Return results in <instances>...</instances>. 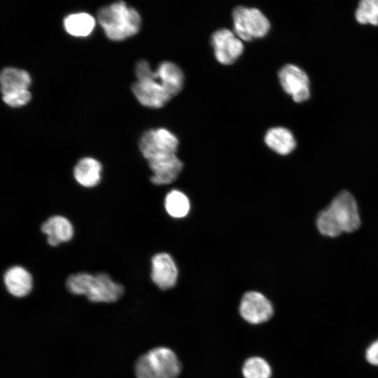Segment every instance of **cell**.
Returning a JSON list of instances; mask_svg holds the SVG:
<instances>
[{"label": "cell", "mask_w": 378, "mask_h": 378, "mask_svg": "<svg viewBox=\"0 0 378 378\" xmlns=\"http://www.w3.org/2000/svg\"><path fill=\"white\" fill-rule=\"evenodd\" d=\"M66 286L70 293L84 295L94 302H113L119 300L124 293L123 286L113 281L105 272L71 274L66 280Z\"/></svg>", "instance_id": "cell-1"}, {"label": "cell", "mask_w": 378, "mask_h": 378, "mask_svg": "<svg viewBox=\"0 0 378 378\" xmlns=\"http://www.w3.org/2000/svg\"><path fill=\"white\" fill-rule=\"evenodd\" d=\"M97 20L106 36L113 41L124 40L136 34L141 23L139 13L122 1L101 8Z\"/></svg>", "instance_id": "cell-2"}, {"label": "cell", "mask_w": 378, "mask_h": 378, "mask_svg": "<svg viewBox=\"0 0 378 378\" xmlns=\"http://www.w3.org/2000/svg\"><path fill=\"white\" fill-rule=\"evenodd\" d=\"M180 363L176 354L166 347H157L142 355L136 362L137 378H177Z\"/></svg>", "instance_id": "cell-3"}, {"label": "cell", "mask_w": 378, "mask_h": 378, "mask_svg": "<svg viewBox=\"0 0 378 378\" xmlns=\"http://www.w3.org/2000/svg\"><path fill=\"white\" fill-rule=\"evenodd\" d=\"M234 31L244 41L262 38L267 34L270 24L258 8L237 6L232 12Z\"/></svg>", "instance_id": "cell-4"}, {"label": "cell", "mask_w": 378, "mask_h": 378, "mask_svg": "<svg viewBox=\"0 0 378 378\" xmlns=\"http://www.w3.org/2000/svg\"><path fill=\"white\" fill-rule=\"evenodd\" d=\"M178 146L177 137L165 128L150 129L140 138L139 150L147 161L159 156L176 153Z\"/></svg>", "instance_id": "cell-5"}, {"label": "cell", "mask_w": 378, "mask_h": 378, "mask_svg": "<svg viewBox=\"0 0 378 378\" xmlns=\"http://www.w3.org/2000/svg\"><path fill=\"white\" fill-rule=\"evenodd\" d=\"M327 207L342 232H351L359 227L360 219L356 201L348 191L340 192Z\"/></svg>", "instance_id": "cell-6"}, {"label": "cell", "mask_w": 378, "mask_h": 378, "mask_svg": "<svg viewBox=\"0 0 378 378\" xmlns=\"http://www.w3.org/2000/svg\"><path fill=\"white\" fill-rule=\"evenodd\" d=\"M211 43L217 61L225 65L234 63L244 51L241 39L226 28L214 32Z\"/></svg>", "instance_id": "cell-7"}, {"label": "cell", "mask_w": 378, "mask_h": 378, "mask_svg": "<svg viewBox=\"0 0 378 378\" xmlns=\"http://www.w3.org/2000/svg\"><path fill=\"white\" fill-rule=\"evenodd\" d=\"M279 78L284 90L295 102H304L309 97V78L300 67L291 64L285 65L279 72Z\"/></svg>", "instance_id": "cell-8"}, {"label": "cell", "mask_w": 378, "mask_h": 378, "mask_svg": "<svg viewBox=\"0 0 378 378\" xmlns=\"http://www.w3.org/2000/svg\"><path fill=\"white\" fill-rule=\"evenodd\" d=\"M239 312L247 322L258 324L268 321L274 311L270 301L263 294L248 291L241 298Z\"/></svg>", "instance_id": "cell-9"}, {"label": "cell", "mask_w": 378, "mask_h": 378, "mask_svg": "<svg viewBox=\"0 0 378 378\" xmlns=\"http://www.w3.org/2000/svg\"><path fill=\"white\" fill-rule=\"evenodd\" d=\"M137 100L144 106L160 108L165 105L172 97L156 78L137 80L132 87Z\"/></svg>", "instance_id": "cell-10"}, {"label": "cell", "mask_w": 378, "mask_h": 378, "mask_svg": "<svg viewBox=\"0 0 378 378\" xmlns=\"http://www.w3.org/2000/svg\"><path fill=\"white\" fill-rule=\"evenodd\" d=\"M153 172L150 181L155 185H167L174 182L181 172L183 164L176 153L168 154L148 161Z\"/></svg>", "instance_id": "cell-11"}, {"label": "cell", "mask_w": 378, "mask_h": 378, "mask_svg": "<svg viewBox=\"0 0 378 378\" xmlns=\"http://www.w3.org/2000/svg\"><path fill=\"white\" fill-rule=\"evenodd\" d=\"M178 268L172 257L160 252L151 258L150 276L153 283L162 290L174 287L178 279Z\"/></svg>", "instance_id": "cell-12"}, {"label": "cell", "mask_w": 378, "mask_h": 378, "mask_svg": "<svg viewBox=\"0 0 378 378\" xmlns=\"http://www.w3.org/2000/svg\"><path fill=\"white\" fill-rule=\"evenodd\" d=\"M41 232L46 236V241L50 246H57L72 239L74 228L71 222L62 215L49 217L41 225Z\"/></svg>", "instance_id": "cell-13"}, {"label": "cell", "mask_w": 378, "mask_h": 378, "mask_svg": "<svg viewBox=\"0 0 378 378\" xmlns=\"http://www.w3.org/2000/svg\"><path fill=\"white\" fill-rule=\"evenodd\" d=\"M102 165L97 159L84 157L75 164L73 176L75 181L87 188L97 186L102 179Z\"/></svg>", "instance_id": "cell-14"}, {"label": "cell", "mask_w": 378, "mask_h": 378, "mask_svg": "<svg viewBox=\"0 0 378 378\" xmlns=\"http://www.w3.org/2000/svg\"><path fill=\"white\" fill-rule=\"evenodd\" d=\"M4 281L7 290L15 297L27 295L33 286L31 274L20 265L12 266L6 270L4 274Z\"/></svg>", "instance_id": "cell-15"}, {"label": "cell", "mask_w": 378, "mask_h": 378, "mask_svg": "<svg viewBox=\"0 0 378 378\" xmlns=\"http://www.w3.org/2000/svg\"><path fill=\"white\" fill-rule=\"evenodd\" d=\"M155 73L157 78L172 97L181 90L184 76L176 64L169 61L162 62L158 65Z\"/></svg>", "instance_id": "cell-16"}, {"label": "cell", "mask_w": 378, "mask_h": 378, "mask_svg": "<svg viewBox=\"0 0 378 378\" xmlns=\"http://www.w3.org/2000/svg\"><path fill=\"white\" fill-rule=\"evenodd\" d=\"M264 140L270 149L282 155L289 154L296 146L295 139L291 132L281 127L269 129Z\"/></svg>", "instance_id": "cell-17"}, {"label": "cell", "mask_w": 378, "mask_h": 378, "mask_svg": "<svg viewBox=\"0 0 378 378\" xmlns=\"http://www.w3.org/2000/svg\"><path fill=\"white\" fill-rule=\"evenodd\" d=\"M29 74L14 67L4 68L0 76L2 94L28 90L31 83Z\"/></svg>", "instance_id": "cell-18"}, {"label": "cell", "mask_w": 378, "mask_h": 378, "mask_svg": "<svg viewBox=\"0 0 378 378\" xmlns=\"http://www.w3.org/2000/svg\"><path fill=\"white\" fill-rule=\"evenodd\" d=\"M94 26V18L87 13H72L64 20L65 30L74 36H87L92 33Z\"/></svg>", "instance_id": "cell-19"}, {"label": "cell", "mask_w": 378, "mask_h": 378, "mask_svg": "<svg viewBox=\"0 0 378 378\" xmlns=\"http://www.w3.org/2000/svg\"><path fill=\"white\" fill-rule=\"evenodd\" d=\"M164 208L169 216L180 218L188 215L190 209V200L181 191L172 190L164 198Z\"/></svg>", "instance_id": "cell-20"}, {"label": "cell", "mask_w": 378, "mask_h": 378, "mask_svg": "<svg viewBox=\"0 0 378 378\" xmlns=\"http://www.w3.org/2000/svg\"><path fill=\"white\" fill-rule=\"evenodd\" d=\"M242 373L245 378H270L272 370L268 363L263 358L252 357L244 363Z\"/></svg>", "instance_id": "cell-21"}, {"label": "cell", "mask_w": 378, "mask_h": 378, "mask_svg": "<svg viewBox=\"0 0 378 378\" xmlns=\"http://www.w3.org/2000/svg\"><path fill=\"white\" fill-rule=\"evenodd\" d=\"M356 19L360 24L378 25V0L360 1L356 11Z\"/></svg>", "instance_id": "cell-22"}, {"label": "cell", "mask_w": 378, "mask_h": 378, "mask_svg": "<svg viewBox=\"0 0 378 378\" xmlns=\"http://www.w3.org/2000/svg\"><path fill=\"white\" fill-rule=\"evenodd\" d=\"M316 225L318 231L325 236L335 237L342 232L328 207L318 214L316 218Z\"/></svg>", "instance_id": "cell-23"}, {"label": "cell", "mask_w": 378, "mask_h": 378, "mask_svg": "<svg viewBox=\"0 0 378 378\" xmlns=\"http://www.w3.org/2000/svg\"><path fill=\"white\" fill-rule=\"evenodd\" d=\"M31 94L28 90L2 94L3 101L12 107H19L27 104Z\"/></svg>", "instance_id": "cell-24"}, {"label": "cell", "mask_w": 378, "mask_h": 378, "mask_svg": "<svg viewBox=\"0 0 378 378\" xmlns=\"http://www.w3.org/2000/svg\"><path fill=\"white\" fill-rule=\"evenodd\" d=\"M135 74L137 80H144L156 78L155 71H153L148 62L146 60H140L135 67Z\"/></svg>", "instance_id": "cell-25"}, {"label": "cell", "mask_w": 378, "mask_h": 378, "mask_svg": "<svg viewBox=\"0 0 378 378\" xmlns=\"http://www.w3.org/2000/svg\"><path fill=\"white\" fill-rule=\"evenodd\" d=\"M365 358L369 363L378 366V340L368 346L365 352Z\"/></svg>", "instance_id": "cell-26"}]
</instances>
